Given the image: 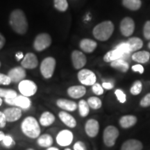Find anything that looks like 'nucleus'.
<instances>
[{
    "instance_id": "obj_1",
    "label": "nucleus",
    "mask_w": 150,
    "mask_h": 150,
    "mask_svg": "<svg viewBox=\"0 0 150 150\" xmlns=\"http://www.w3.org/2000/svg\"><path fill=\"white\" fill-rule=\"evenodd\" d=\"M39 122L31 115L24 117L20 123V130L24 136L30 139H37L41 135V128Z\"/></svg>"
},
{
    "instance_id": "obj_2",
    "label": "nucleus",
    "mask_w": 150,
    "mask_h": 150,
    "mask_svg": "<svg viewBox=\"0 0 150 150\" xmlns=\"http://www.w3.org/2000/svg\"><path fill=\"white\" fill-rule=\"evenodd\" d=\"M9 23L15 32L23 35L27 31L28 22L25 14L22 10L17 9L11 13Z\"/></svg>"
},
{
    "instance_id": "obj_3",
    "label": "nucleus",
    "mask_w": 150,
    "mask_h": 150,
    "mask_svg": "<svg viewBox=\"0 0 150 150\" xmlns=\"http://www.w3.org/2000/svg\"><path fill=\"white\" fill-rule=\"evenodd\" d=\"M114 31V25L111 21H104L94 28L93 35L97 40L106 41L110 38Z\"/></svg>"
},
{
    "instance_id": "obj_4",
    "label": "nucleus",
    "mask_w": 150,
    "mask_h": 150,
    "mask_svg": "<svg viewBox=\"0 0 150 150\" xmlns=\"http://www.w3.org/2000/svg\"><path fill=\"white\" fill-rule=\"evenodd\" d=\"M4 102L9 106H16L22 110H29L32 106V102L30 97L24 96L22 95H18L14 98L5 99Z\"/></svg>"
},
{
    "instance_id": "obj_5",
    "label": "nucleus",
    "mask_w": 150,
    "mask_h": 150,
    "mask_svg": "<svg viewBox=\"0 0 150 150\" xmlns=\"http://www.w3.org/2000/svg\"><path fill=\"white\" fill-rule=\"evenodd\" d=\"M56 64L55 59L51 56L47 57L42 60L40 66V70L43 77L47 79L52 77L56 68Z\"/></svg>"
},
{
    "instance_id": "obj_6",
    "label": "nucleus",
    "mask_w": 150,
    "mask_h": 150,
    "mask_svg": "<svg viewBox=\"0 0 150 150\" xmlns=\"http://www.w3.org/2000/svg\"><path fill=\"white\" fill-rule=\"evenodd\" d=\"M18 90L20 95L31 97L34 96L38 91V86L34 81L29 79H24L18 84Z\"/></svg>"
},
{
    "instance_id": "obj_7",
    "label": "nucleus",
    "mask_w": 150,
    "mask_h": 150,
    "mask_svg": "<svg viewBox=\"0 0 150 150\" xmlns=\"http://www.w3.org/2000/svg\"><path fill=\"white\" fill-rule=\"evenodd\" d=\"M118 136L119 131L115 127L110 125L106 127L103 133V141L104 145L108 147L114 146Z\"/></svg>"
},
{
    "instance_id": "obj_8",
    "label": "nucleus",
    "mask_w": 150,
    "mask_h": 150,
    "mask_svg": "<svg viewBox=\"0 0 150 150\" xmlns=\"http://www.w3.org/2000/svg\"><path fill=\"white\" fill-rule=\"evenodd\" d=\"M74 140V134L69 129H63L56 135V142L59 146L66 147L72 143Z\"/></svg>"
},
{
    "instance_id": "obj_9",
    "label": "nucleus",
    "mask_w": 150,
    "mask_h": 150,
    "mask_svg": "<svg viewBox=\"0 0 150 150\" xmlns=\"http://www.w3.org/2000/svg\"><path fill=\"white\" fill-rule=\"evenodd\" d=\"M51 36L47 33H42L35 37L34 42H33V47L38 52H42L48 48L51 45Z\"/></svg>"
},
{
    "instance_id": "obj_10",
    "label": "nucleus",
    "mask_w": 150,
    "mask_h": 150,
    "mask_svg": "<svg viewBox=\"0 0 150 150\" xmlns=\"http://www.w3.org/2000/svg\"><path fill=\"white\" fill-rule=\"evenodd\" d=\"M78 79L83 86H93L96 83V75L93 71L88 69H82L77 74Z\"/></svg>"
},
{
    "instance_id": "obj_11",
    "label": "nucleus",
    "mask_w": 150,
    "mask_h": 150,
    "mask_svg": "<svg viewBox=\"0 0 150 150\" xmlns=\"http://www.w3.org/2000/svg\"><path fill=\"white\" fill-rule=\"evenodd\" d=\"M8 76L10 77L12 83H20L22 80L25 79L26 70L22 66L13 67L8 72Z\"/></svg>"
},
{
    "instance_id": "obj_12",
    "label": "nucleus",
    "mask_w": 150,
    "mask_h": 150,
    "mask_svg": "<svg viewBox=\"0 0 150 150\" xmlns=\"http://www.w3.org/2000/svg\"><path fill=\"white\" fill-rule=\"evenodd\" d=\"M6 118L7 122H15L18 121L22 116V110L16 106H11L3 110Z\"/></svg>"
},
{
    "instance_id": "obj_13",
    "label": "nucleus",
    "mask_w": 150,
    "mask_h": 150,
    "mask_svg": "<svg viewBox=\"0 0 150 150\" xmlns=\"http://www.w3.org/2000/svg\"><path fill=\"white\" fill-rule=\"evenodd\" d=\"M135 29L134 21L131 18H124L120 23V31L124 36H130Z\"/></svg>"
},
{
    "instance_id": "obj_14",
    "label": "nucleus",
    "mask_w": 150,
    "mask_h": 150,
    "mask_svg": "<svg viewBox=\"0 0 150 150\" xmlns=\"http://www.w3.org/2000/svg\"><path fill=\"white\" fill-rule=\"evenodd\" d=\"M71 59H72L73 66L76 70L83 68L87 62L86 56L84 55L83 53L78 51V50H74L72 52V55H71Z\"/></svg>"
},
{
    "instance_id": "obj_15",
    "label": "nucleus",
    "mask_w": 150,
    "mask_h": 150,
    "mask_svg": "<svg viewBox=\"0 0 150 150\" xmlns=\"http://www.w3.org/2000/svg\"><path fill=\"white\" fill-rule=\"evenodd\" d=\"M38 65V61L37 56L33 53H28L26 54L21 62L22 67L28 70H33V69L36 68Z\"/></svg>"
},
{
    "instance_id": "obj_16",
    "label": "nucleus",
    "mask_w": 150,
    "mask_h": 150,
    "mask_svg": "<svg viewBox=\"0 0 150 150\" xmlns=\"http://www.w3.org/2000/svg\"><path fill=\"white\" fill-rule=\"evenodd\" d=\"M99 130V124L95 119H89L85 125V131L88 136L95 138L97 136Z\"/></svg>"
},
{
    "instance_id": "obj_17",
    "label": "nucleus",
    "mask_w": 150,
    "mask_h": 150,
    "mask_svg": "<svg viewBox=\"0 0 150 150\" xmlns=\"http://www.w3.org/2000/svg\"><path fill=\"white\" fill-rule=\"evenodd\" d=\"M56 104L59 108L67 112H74L78 108V104L76 102L67 99H57Z\"/></svg>"
},
{
    "instance_id": "obj_18",
    "label": "nucleus",
    "mask_w": 150,
    "mask_h": 150,
    "mask_svg": "<svg viewBox=\"0 0 150 150\" xmlns=\"http://www.w3.org/2000/svg\"><path fill=\"white\" fill-rule=\"evenodd\" d=\"M59 118L65 126L69 128H75L77 125L76 119L68 112L65 111V110L59 112Z\"/></svg>"
},
{
    "instance_id": "obj_19",
    "label": "nucleus",
    "mask_w": 150,
    "mask_h": 150,
    "mask_svg": "<svg viewBox=\"0 0 150 150\" xmlns=\"http://www.w3.org/2000/svg\"><path fill=\"white\" fill-rule=\"evenodd\" d=\"M129 54H125L120 50H117V49H114L113 50L108 52V53H106L104 56V61L105 62H107V63H110V62L115 61V60L120 59H125L126 58L129 57Z\"/></svg>"
},
{
    "instance_id": "obj_20",
    "label": "nucleus",
    "mask_w": 150,
    "mask_h": 150,
    "mask_svg": "<svg viewBox=\"0 0 150 150\" xmlns=\"http://www.w3.org/2000/svg\"><path fill=\"white\" fill-rule=\"evenodd\" d=\"M67 95L72 99H80L86 93V88L83 86H73L68 88Z\"/></svg>"
},
{
    "instance_id": "obj_21",
    "label": "nucleus",
    "mask_w": 150,
    "mask_h": 150,
    "mask_svg": "<svg viewBox=\"0 0 150 150\" xmlns=\"http://www.w3.org/2000/svg\"><path fill=\"white\" fill-rule=\"evenodd\" d=\"M56 120L55 115L50 111H44L42 112L39 117V123L43 127H50L53 125Z\"/></svg>"
},
{
    "instance_id": "obj_22",
    "label": "nucleus",
    "mask_w": 150,
    "mask_h": 150,
    "mask_svg": "<svg viewBox=\"0 0 150 150\" xmlns=\"http://www.w3.org/2000/svg\"><path fill=\"white\" fill-rule=\"evenodd\" d=\"M36 142L39 147L42 148H48L53 145L54 138L50 134H43L37 138Z\"/></svg>"
},
{
    "instance_id": "obj_23",
    "label": "nucleus",
    "mask_w": 150,
    "mask_h": 150,
    "mask_svg": "<svg viewBox=\"0 0 150 150\" xmlns=\"http://www.w3.org/2000/svg\"><path fill=\"white\" fill-rule=\"evenodd\" d=\"M143 145L139 140L130 139L125 141L122 145L120 150H142Z\"/></svg>"
},
{
    "instance_id": "obj_24",
    "label": "nucleus",
    "mask_w": 150,
    "mask_h": 150,
    "mask_svg": "<svg viewBox=\"0 0 150 150\" xmlns=\"http://www.w3.org/2000/svg\"><path fill=\"white\" fill-rule=\"evenodd\" d=\"M97 42L91 39L85 38L80 42V47L86 53H92L97 47Z\"/></svg>"
},
{
    "instance_id": "obj_25",
    "label": "nucleus",
    "mask_w": 150,
    "mask_h": 150,
    "mask_svg": "<svg viewBox=\"0 0 150 150\" xmlns=\"http://www.w3.org/2000/svg\"><path fill=\"white\" fill-rule=\"evenodd\" d=\"M137 122V117L135 115H124L120 119V125L124 129H128L134 126Z\"/></svg>"
},
{
    "instance_id": "obj_26",
    "label": "nucleus",
    "mask_w": 150,
    "mask_h": 150,
    "mask_svg": "<svg viewBox=\"0 0 150 150\" xmlns=\"http://www.w3.org/2000/svg\"><path fill=\"white\" fill-rule=\"evenodd\" d=\"M127 43L128 45L131 52H136L137 50L141 49L142 46H143V42H142V40L140 38H139L136 37H133L129 38L127 41Z\"/></svg>"
},
{
    "instance_id": "obj_27",
    "label": "nucleus",
    "mask_w": 150,
    "mask_h": 150,
    "mask_svg": "<svg viewBox=\"0 0 150 150\" xmlns=\"http://www.w3.org/2000/svg\"><path fill=\"white\" fill-rule=\"evenodd\" d=\"M134 61L139 63H145L149 61L150 59V54L147 51H140L136 52L131 56Z\"/></svg>"
},
{
    "instance_id": "obj_28",
    "label": "nucleus",
    "mask_w": 150,
    "mask_h": 150,
    "mask_svg": "<svg viewBox=\"0 0 150 150\" xmlns=\"http://www.w3.org/2000/svg\"><path fill=\"white\" fill-rule=\"evenodd\" d=\"M110 66L121 72H126L129 70V63L123 59L115 60L110 62Z\"/></svg>"
},
{
    "instance_id": "obj_29",
    "label": "nucleus",
    "mask_w": 150,
    "mask_h": 150,
    "mask_svg": "<svg viewBox=\"0 0 150 150\" xmlns=\"http://www.w3.org/2000/svg\"><path fill=\"white\" fill-rule=\"evenodd\" d=\"M90 106L88 104L87 101L85 99H81L78 104L79 113L81 117H86L89 115L90 113Z\"/></svg>"
},
{
    "instance_id": "obj_30",
    "label": "nucleus",
    "mask_w": 150,
    "mask_h": 150,
    "mask_svg": "<svg viewBox=\"0 0 150 150\" xmlns=\"http://www.w3.org/2000/svg\"><path fill=\"white\" fill-rule=\"evenodd\" d=\"M123 5L131 11L138 10L141 6L140 0H123Z\"/></svg>"
},
{
    "instance_id": "obj_31",
    "label": "nucleus",
    "mask_w": 150,
    "mask_h": 150,
    "mask_svg": "<svg viewBox=\"0 0 150 150\" xmlns=\"http://www.w3.org/2000/svg\"><path fill=\"white\" fill-rule=\"evenodd\" d=\"M88 104L90 108L94 110L99 109L102 106V100L97 97H91L88 99Z\"/></svg>"
},
{
    "instance_id": "obj_32",
    "label": "nucleus",
    "mask_w": 150,
    "mask_h": 150,
    "mask_svg": "<svg viewBox=\"0 0 150 150\" xmlns=\"http://www.w3.org/2000/svg\"><path fill=\"white\" fill-rule=\"evenodd\" d=\"M18 93L13 89H4L0 88V97L4 99H11L16 97Z\"/></svg>"
},
{
    "instance_id": "obj_33",
    "label": "nucleus",
    "mask_w": 150,
    "mask_h": 150,
    "mask_svg": "<svg viewBox=\"0 0 150 150\" xmlns=\"http://www.w3.org/2000/svg\"><path fill=\"white\" fill-rule=\"evenodd\" d=\"M2 145L4 147L7 148V149H10L12 148L16 145V141H15L14 138H13V136L10 134H6L4 138L2 141H1Z\"/></svg>"
},
{
    "instance_id": "obj_34",
    "label": "nucleus",
    "mask_w": 150,
    "mask_h": 150,
    "mask_svg": "<svg viewBox=\"0 0 150 150\" xmlns=\"http://www.w3.org/2000/svg\"><path fill=\"white\" fill-rule=\"evenodd\" d=\"M54 7L57 9L58 11L64 12L67 11L68 8V4H67V0H54Z\"/></svg>"
},
{
    "instance_id": "obj_35",
    "label": "nucleus",
    "mask_w": 150,
    "mask_h": 150,
    "mask_svg": "<svg viewBox=\"0 0 150 150\" xmlns=\"http://www.w3.org/2000/svg\"><path fill=\"white\" fill-rule=\"evenodd\" d=\"M142 89V85L141 81H136L135 83L131 86L130 92L133 95H138L141 93Z\"/></svg>"
},
{
    "instance_id": "obj_36",
    "label": "nucleus",
    "mask_w": 150,
    "mask_h": 150,
    "mask_svg": "<svg viewBox=\"0 0 150 150\" xmlns=\"http://www.w3.org/2000/svg\"><path fill=\"white\" fill-rule=\"evenodd\" d=\"M115 95L116 97H117L118 101L121 104H124V103L126 102L127 101V96L126 94L120 89H117L115 91Z\"/></svg>"
},
{
    "instance_id": "obj_37",
    "label": "nucleus",
    "mask_w": 150,
    "mask_h": 150,
    "mask_svg": "<svg viewBox=\"0 0 150 150\" xmlns=\"http://www.w3.org/2000/svg\"><path fill=\"white\" fill-rule=\"evenodd\" d=\"M115 49H117V50H120V51H122V52H124L125 54H130L131 52L130 51V50H129V46L128 45H127V42H121L118 45H117L115 47Z\"/></svg>"
},
{
    "instance_id": "obj_38",
    "label": "nucleus",
    "mask_w": 150,
    "mask_h": 150,
    "mask_svg": "<svg viewBox=\"0 0 150 150\" xmlns=\"http://www.w3.org/2000/svg\"><path fill=\"white\" fill-rule=\"evenodd\" d=\"M92 91L97 95H102L104 93V88H103L102 86H101L98 83H95L92 86Z\"/></svg>"
},
{
    "instance_id": "obj_39",
    "label": "nucleus",
    "mask_w": 150,
    "mask_h": 150,
    "mask_svg": "<svg viewBox=\"0 0 150 150\" xmlns=\"http://www.w3.org/2000/svg\"><path fill=\"white\" fill-rule=\"evenodd\" d=\"M11 80L8 74H4L2 73H0V85L3 86H8L9 84H11Z\"/></svg>"
},
{
    "instance_id": "obj_40",
    "label": "nucleus",
    "mask_w": 150,
    "mask_h": 150,
    "mask_svg": "<svg viewBox=\"0 0 150 150\" xmlns=\"http://www.w3.org/2000/svg\"><path fill=\"white\" fill-rule=\"evenodd\" d=\"M140 105L142 107L146 108L150 106V93H148L141 99Z\"/></svg>"
},
{
    "instance_id": "obj_41",
    "label": "nucleus",
    "mask_w": 150,
    "mask_h": 150,
    "mask_svg": "<svg viewBox=\"0 0 150 150\" xmlns=\"http://www.w3.org/2000/svg\"><path fill=\"white\" fill-rule=\"evenodd\" d=\"M143 33L146 39L150 40V21H147L144 26Z\"/></svg>"
},
{
    "instance_id": "obj_42",
    "label": "nucleus",
    "mask_w": 150,
    "mask_h": 150,
    "mask_svg": "<svg viewBox=\"0 0 150 150\" xmlns=\"http://www.w3.org/2000/svg\"><path fill=\"white\" fill-rule=\"evenodd\" d=\"M73 150H87L86 146L83 142L77 141L73 145Z\"/></svg>"
},
{
    "instance_id": "obj_43",
    "label": "nucleus",
    "mask_w": 150,
    "mask_h": 150,
    "mask_svg": "<svg viewBox=\"0 0 150 150\" xmlns=\"http://www.w3.org/2000/svg\"><path fill=\"white\" fill-rule=\"evenodd\" d=\"M7 120L3 111L0 110V128L4 129L6 126Z\"/></svg>"
},
{
    "instance_id": "obj_44",
    "label": "nucleus",
    "mask_w": 150,
    "mask_h": 150,
    "mask_svg": "<svg viewBox=\"0 0 150 150\" xmlns=\"http://www.w3.org/2000/svg\"><path fill=\"white\" fill-rule=\"evenodd\" d=\"M133 71L134 72H139L140 74H142L144 72V67L142 65H141L140 64H137L135 65H133L132 67H131Z\"/></svg>"
},
{
    "instance_id": "obj_45",
    "label": "nucleus",
    "mask_w": 150,
    "mask_h": 150,
    "mask_svg": "<svg viewBox=\"0 0 150 150\" xmlns=\"http://www.w3.org/2000/svg\"><path fill=\"white\" fill-rule=\"evenodd\" d=\"M102 87L106 90H110L113 88V84L110 82H103Z\"/></svg>"
},
{
    "instance_id": "obj_46",
    "label": "nucleus",
    "mask_w": 150,
    "mask_h": 150,
    "mask_svg": "<svg viewBox=\"0 0 150 150\" xmlns=\"http://www.w3.org/2000/svg\"><path fill=\"white\" fill-rule=\"evenodd\" d=\"M5 42H6L5 38L4 37L1 33H0V50H1V48H3V47L4 46Z\"/></svg>"
},
{
    "instance_id": "obj_47",
    "label": "nucleus",
    "mask_w": 150,
    "mask_h": 150,
    "mask_svg": "<svg viewBox=\"0 0 150 150\" xmlns=\"http://www.w3.org/2000/svg\"><path fill=\"white\" fill-rule=\"evenodd\" d=\"M24 56L23 53H22V52H19L16 54V58L17 59V60H18V61H20V60L23 59Z\"/></svg>"
},
{
    "instance_id": "obj_48",
    "label": "nucleus",
    "mask_w": 150,
    "mask_h": 150,
    "mask_svg": "<svg viewBox=\"0 0 150 150\" xmlns=\"http://www.w3.org/2000/svg\"><path fill=\"white\" fill-rule=\"evenodd\" d=\"M5 134L4 132H3L2 131H0V142H1L4 139V138L5 136Z\"/></svg>"
},
{
    "instance_id": "obj_49",
    "label": "nucleus",
    "mask_w": 150,
    "mask_h": 150,
    "mask_svg": "<svg viewBox=\"0 0 150 150\" xmlns=\"http://www.w3.org/2000/svg\"><path fill=\"white\" fill-rule=\"evenodd\" d=\"M46 150H59V149L56 147H52V146H51V147L47 148Z\"/></svg>"
},
{
    "instance_id": "obj_50",
    "label": "nucleus",
    "mask_w": 150,
    "mask_h": 150,
    "mask_svg": "<svg viewBox=\"0 0 150 150\" xmlns=\"http://www.w3.org/2000/svg\"><path fill=\"white\" fill-rule=\"evenodd\" d=\"M2 104H3V99H2V98H1V97H0V107L1 106Z\"/></svg>"
},
{
    "instance_id": "obj_51",
    "label": "nucleus",
    "mask_w": 150,
    "mask_h": 150,
    "mask_svg": "<svg viewBox=\"0 0 150 150\" xmlns=\"http://www.w3.org/2000/svg\"><path fill=\"white\" fill-rule=\"evenodd\" d=\"M26 150H35V149H33V148H28V149H27Z\"/></svg>"
},
{
    "instance_id": "obj_52",
    "label": "nucleus",
    "mask_w": 150,
    "mask_h": 150,
    "mask_svg": "<svg viewBox=\"0 0 150 150\" xmlns=\"http://www.w3.org/2000/svg\"><path fill=\"white\" fill-rule=\"evenodd\" d=\"M64 150H72V149H70V148H65Z\"/></svg>"
},
{
    "instance_id": "obj_53",
    "label": "nucleus",
    "mask_w": 150,
    "mask_h": 150,
    "mask_svg": "<svg viewBox=\"0 0 150 150\" xmlns=\"http://www.w3.org/2000/svg\"><path fill=\"white\" fill-rule=\"evenodd\" d=\"M148 47L150 49V42H149V44H148Z\"/></svg>"
},
{
    "instance_id": "obj_54",
    "label": "nucleus",
    "mask_w": 150,
    "mask_h": 150,
    "mask_svg": "<svg viewBox=\"0 0 150 150\" xmlns=\"http://www.w3.org/2000/svg\"><path fill=\"white\" fill-rule=\"evenodd\" d=\"M0 67H1V62H0Z\"/></svg>"
}]
</instances>
